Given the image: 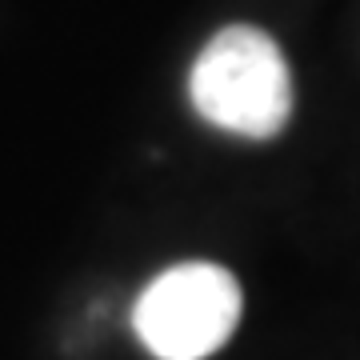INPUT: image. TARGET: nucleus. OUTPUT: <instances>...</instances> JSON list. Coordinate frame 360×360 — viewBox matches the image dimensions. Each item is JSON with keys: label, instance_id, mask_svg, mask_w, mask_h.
I'll use <instances>...</instances> for the list:
<instances>
[{"label": "nucleus", "instance_id": "nucleus-1", "mask_svg": "<svg viewBox=\"0 0 360 360\" xmlns=\"http://www.w3.org/2000/svg\"><path fill=\"white\" fill-rule=\"evenodd\" d=\"M188 101L212 129L269 141L292 116V72L281 44L252 25H229L188 72Z\"/></svg>", "mask_w": 360, "mask_h": 360}, {"label": "nucleus", "instance_id": "nucleus-2", "mask_svg": "<svg viewBox=\"0 0 360 360\" xmlns=\"http://www.w3.org/2000/svg\"><path fill=\"white\" fill-rule=\"evenodd\" d=\"M240 321V284L229 269L193 260L160 272L136 300L132 324L160 360H205Z\"/></svg>", "mask_w": 360, "mask_h": 360}]
</instances>
